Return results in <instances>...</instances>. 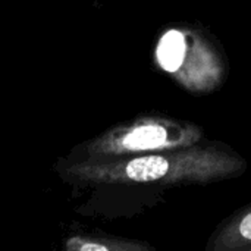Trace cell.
<instances>
[{
	"label": "cell",
	"mask_w": 251,
	"mask_h": 251,
	"mask_svg": "<svg viewBox=\"0 0 251 251\" xmlns=\"http://www.w3.org/2000/svg\"><path fill=\"white\" fill-rule=\"evenodd\" d=\"M206 140L204 131L193 122L141 116L109 129L85 149L88 159H112L188 149Z\"/></svg>",
	"instance_id": "obj_2"
},
{
	"label": "cell",
	"mask_w": 251,
	"mask_h": 251,
	"mask_svg": "<svg viewBox=\"0 0 251 251\" xmlns=\"http://www.w3.org/2000/svg\"><path fill=\"white\" fill-rule=\"evenodd\" d=\"M251 247V203L224 219L203 251H244Z\"/></svg>",
	"instance_id": "obj_3"
},
{
	"label": "cell",
	"mask_w": 251,
	"mask_h": 251,
	"mask_svg": "<svg viewBox=\"0 0 251 251\" xmlns=\"http://www.w3.org/2000/svg\"><path fill=\"white\" fill-rule=\"evenodd\" d=\"M244 251H251V247H250V249H247V250H244Z\"/></svg>",
	"instance_id": "obj_5"
},
{
	"label": "cell",
	"mask_w": 251,
	"mask_h": 251,
	"mask_svg": "<svg viewBox=\"0 0 251 251\" xmlns=\"http://www.w3.org/2000/svg\"><path fill=\"white\" fill-rule=\"evenodd\" d=\"M247 160L231 146L206 140L197 146L129 157L87 159L69 168L81 181L159 188L210 185L243 176Z\"/></svg>",
	"instance_id": "obj_1"
},
{
	"label": "cell",
	"mask_w": 251,
	"mask_h": 251,
	"mask_svg": "<svg viewBox=\"0 0 251 251\" xmlns=\"http://www.w3.org/2000/svg\"><path fill=\"white\" fill-rule=\"evenodd\" d=\"M66 251H157L149 244L126 240H97L72 237L66 241Z\"/></svg>",
	"instance_id": "obj_4"
}]
</instances>
